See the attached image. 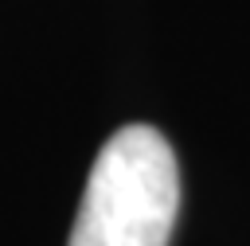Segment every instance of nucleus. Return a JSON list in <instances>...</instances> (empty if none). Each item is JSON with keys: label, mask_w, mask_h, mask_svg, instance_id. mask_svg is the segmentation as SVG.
Here are the masks:
<instances>
[{"label": "nucleus", "mask_w": 250, "mask_h": 246, "mask_svg": "<svg viewBox=\"0 0 250 246\" xmlns=\"http://www.w3.org/2000/svg\"><path fill=\"white\" fill-rule=\"evenodd\" d=\"M180 211L172 144L148 125L117 129L90 164L66 246H168Z\"/></svg>", "instance_id": "obj_1"}]
</instances>
